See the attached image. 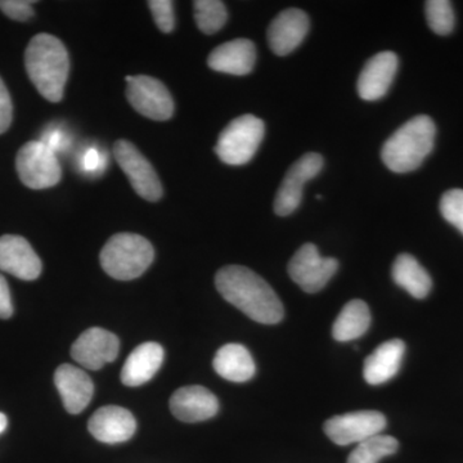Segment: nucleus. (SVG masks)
I'll use <instances>...</instances> for the list:
<instances>
[{
  "label": "nucleus",
  "instance_id": "obj_34",
  "mask_svg": "<svg viewBox=\"0 0 463 463\" xmlns=\"http://www.w3.org/2000/svg\"><path fill=\"white\" fill-rule=\"evenodd\" d=\"M12 315H14V306H12L11 292H9L7 281L0 274V319H7Z\"/></svg>",
  "mask_w": 463,
  "mask_h": 463
},
{
  "label": "nucleus",
  "instance_id": "obj_15",
  "mask_svg": "<svg viewBox=\"0 0 463 463\" xmlns=\"http://www.w3.org/2000/svg\"><path fill=\"white\" fill-rule=\"evenodd\" d=\"M399 60L394 52H381L365 63L356 83L359 97L364 100H377L388 93L395 74Z\"/></svg>",
  "mask_w": 463,
  "mask_h": 463
},
{
  "label": "nucleus",
  "instance_id": "obj_17",
  "mask_svg": "<svg viewBox=\"0 0 463 463\" xmlns=\"http://www.w3.org/2000/svg\"><path fill=\"white\" fill-rule=\"evenodd\" d=\"M88 429L97 440L118 444L129 440L136 434V419L129 411L118 405H106L91 416Z\"/></svg>",
  "mask_w": 463,
  "mask_h": 463
},
{
  "label": "nucleus",
  "instance_id": "obj_31",
  "mask_svg": "<svg viewBox=\"0 0 463 463\" xmlns=\"http://www.w3.org/2000/svg\"><path fill=\"white\" fill-rule=\"evenodd\" d=\"M39 141H41L43 145L47 146V147L56 155L65 151L70 145L69 137H67L65 130L58 127L48 128V129L42 134Z\"/></svg>",
  "mask_w": 463,
  "mask_h": 463
},
{
  "label": "nucleus",
  "instance_id": "obj_35",
  "mask_svg": "<svg viewBox=\"0 0 463 463\" xmlns=\"http://www.w3.org/2000/svg\"><path fill=\"white\" fill-rule=\"evenodd\" d=\"M8 420L5 413H0V434L7 429Z\"/></svg>",
  "mask_w": 463,
  "mask_h": 463
},
{
  "label": "nucleus",
  "instance_id": "obj_1",
  "mask_svg": "<svg viewBox=\"0 0 463 463\" xmlns=\"http://www.w3.org/2000/svg\"><path fill=\"white\" fill-rule=\"evenodd\" d=\"M215 286L228 303L252 321L261 325H276L285 316L279 295L249 268L241 265L222 268L216 273Z\"/></svg>",
  "mask_w": 463,
  "mask_h": 463
},
{
  "label": "nucleus",
  "instance_id": "obj_21",
  "mask_svg": "<svg viewBox=\"0 0 463 463\" xmlns=\"http://www.w3.org/2000/svg\"><path fill=\"white\" fill-rule=\"evenodd\" d=\"M404 352L405 344L402 340L392 339L381 344L364 361V380L373 386L388 383L401 370Z\"/></svg>",
  "mask_w": 463,
  "mask_h": 463
},
{
  "label": "nucleus",
  "instance_id": "obj_4",
  "mask_svg": "<svg viewBox=\"0 0 463 463\" xmlns=\"http://www.w3.org/2000/svg\"><path fill=\"white\" fill-rule=\"evenodd\" d=\"M99 259L109 277L118 281H132L148 269L155 259V250L139 234L118 233L106 242Z\"/></svg>",
  "mask_w": 463,
  "mask_h": 463
},
{
  "label": "nucleus",
  "instance_id": "obj_16",
  "mask_svg": "<svg viewBox=\"0 0 463 463\" xmlns=\"http://www.w3.org/2000/svg\"><path fill=\"white\" fill-rule=\"evenodd\" d=\"M170 411L183 422H201L214 417L219 411L218 398L203 386H184L170 398Z\"/></svg>",
  "mask_w": 463,
  "mask_h": 463
},
{
  "label": "nucleus",
  "instance_id": "obj_27",
  "mask_svg": "<svg viewBox=\"0 0 463 463\" xmlns=\"http://www.w3.org/2000/svg\"><path fill=\"white\" fill-rule=\"evenodd\" d=\"M426 20L438 35L446 36L455 29L456 17L452 3L448 0H429L425 3Z\"/></svg>",
  "mask_w": 463,
  "mask_h": 463
},
{
  "label": "nucleus",
  "instance_id": "obj_3",
  "mask_svg": "<svg viewBox=\"0 0 463 463\" xmlns=\"http://www.w3.org/2000/svg\"><path fill=\"white\" fill-rule=\"evenodd\" d=\"M437 128L429 116L411 118L383 145L381 151L383 164L392 172L411 173L422 165L434 148Z\"/></svg>",
  "mask_w": 463,
  "mask_h": 463
},
{
  "label": "nucleus",
  "instance_id": "obj_33",
  "mask_svg": "<svg viewBox=\"0 0 463 463\" xmlns=\"http://www.w3.org/2000/svg\"><path fill=\"white\" fill-rule=\"evenodd\" d=\"M106 157L97 148H88L81 156L80 166L85 173H99L105 169Z\"/></svg>",
  "mask_w": 463,
  "mask_h": 463
},
{
  "label": "nucleus",
  "instance_id": "obj_26",
  "mask_svg": "<svg viewBox=\"0 0 463 463\" xmlns=\"http://www.w3.org/2000/svg\"><path fill=\"white\" fill-rule=\"evenodd\" d=\"M194 8L197 26L207 35L218 33L227 23V8L221 0H196Z\"/></svg>",
  "mask_w": 463,
  "mask_h": 463
},
{
  "label": "nucleus",
  "instance_id": "obj_8",
  "mask_svg": "<svg viewBox=\"0 0 463 463\" xmlns=\"http://www.w3.org/2000/svg\"><path fill=\"white\" fill-rule=\"evenodd\" d=\"M127 97L137 112L151 120L165 121L174 115V100L165 85L147 75L127 76Z\"/></svg>",
  "mask_w": 463,
  "mask_h": 463
},
{
  "label": "nucleus",
  "instance_id": "obj_5",
  "mask_svg": "<svg viewBox=\"0 0 463 463\" xmlns=\"http://www.w3.org/2000/svg\"><path fill=\"white\" fill-rule=\"evenodd\" d=\"M264 134L263 120L254 115L240 116L219 136L215 154L227 165H245L257 154Z\"/></svg>",
  "mask_w": 463,
  "mask_h": 463
},
{
  "label": "nucleus",
  "instance_id": "obj_7",
  "mask_svg": "<svg viewBox=\"0 0 463 463\" xmlns=\"http://www.w3.org/2000/svg\"><path fill=\"white\" fill-rule=\"evenodd\" d=\"M292 281L307 294L321 291L339 269V261L323 258L313 243H306L295 252L288 263Z\"/></svg>",
  "mask_w": 463,
  "mask_h": 463
},
{
  "label": "nucleus",
  "instance_id": "obj_11",
  "mask_svg": "<svg viewBox=\"0 0 463 463\" xmlns=\"http://www.w3.org/2000/svg\"><path fill=\"white\" fill-rule=\"evenodd\" d=\"M323 157L319 154H307L289 167L274 200V213L279 216L292 214L303 199V188L307 181L321 173Z\"/></svg>",
  "mask_w": 463,
  "mask_h": 463
},
{
  "label": "nucleus",
  "instance_id": "obj_22",
  "mask_svg": "<svg viewBox=\"0 0 463 463\" xmlns=\"http://www.w3.org/2000/svg\"><path fill=\"white\" fill-rule=\"evenodd\" d=\"M215 373L232 383H246L254 377V359L245 346L240 344H227L216 353L214 362Z\"/></svg>",
  "mask_w": 463,
  "mask_h": 463
},
{
  "label": "nucleus",
  "instance_id": "obj_14",
  "mask_svg": "<svg viewBox=\"0 0 463 463\" xmlns=\"http://www.w3.org/2000/svg\"><path fill=\"white\" fill-rule=\"evenodd\" d=\"M309 17L306 12L289 8L281 12L268 29V43L277 56L292 53L309 33Z\"/></svg>",
  "mask_w": 463,
  "mask_h": 463
},
{
  "label": "nucleus",
  "instance_id": "obj_10",
  "mask_svg": "<svg viewBox=\"0 0 463 463\" xmlns=\"http://www.w3.org/2000/svg\"><path fill=\"white\" fill-rule=\"evenodd\" d=\"M386 428V419L377 411H358L335 416L325 423V432L337 446L362 443Z\"/></svg>",
  "mask_w": 463,
  "mask_h": 463
},
{
  "label": "nucleus",
  "instance_id": "obj_19",
  "mask_svg": "<svg viewBox=\"0 0 463 463\" xmlns=\"http://www.w3.org/2000/svg\"><path fill=\"white\" fill-rule=\"evenodd\" d=\"M54 383L69 413L83 412L93 398L94 388L90 377L75 365H60L54 373Z\"/></svg>",
  "mask_w": 463,
  "mask_h": 463
},
{
  "label": "nucleus",
  "instance_id": "obj_12",
  "mask_svg": "<svg viewBox=\"0 0 463 463\" xmlns=\"http://www.w3.org/2000/svg\"><path fill=\"white\" fill-rule=\"evenodd\" d=\"M120 341L103 328L93 327L83 332L71 347L72 358L88 370H99L111 364L118 354Z\"/></svg>",
  "mask_w": 463,
  "mask_h": 463
},
{
  "label": "nucleus",
  "instance_id": "obj_2",
  "mask_svg": "<svg viewBox=\"0 0 463 463\" xmlns=\"http://www.w3.org/2000/svg\"><path fill=\"white\" fill-rule=\"evenodd\" d=\"M25 66L30 80L51 102L63 97L70 72L69 53L63 43L51 33H38L27 45Z\"/></svg>",
  "mask_w": 463,
  "mask_h": 463
},
{
  "label": "nucleus",
  "instance_id": "obj_28",
  "mask_svg": "<svg viewBox=\"0 0 463 463\" xmlns=\"http://www.w3.org/2000/svg\"><path fill=\"white\" fill-rule=\"evenodd\" d=\"M441 216L463 234V190L447 191L440 200Z\"/></svg>",
  "mask_w": 463,
  "mask_h": 463
},
{
  "label": "nucleus",
  "instance_id": "obj_13",
  "mask_svg": "<svg viewBox=\"0 0 463 463\" xmlns=\"http://www.w3.org/2000/svg\"><path fill=\"white\" fill-rule=\"evenodd\" d=\"M0 270L24 281H33L42 273V260L24 237H0Z\"/></svg>",
  "mask_w": 463,
  "mask_h": 463
},
{
  "label": "nucleus",
  "instance_id": "obj_29",
  "mask_svg": "<svg viewBox=\"0 0 463 463\" xmlns=\"http://www.w3.org/2000/svg\"><path fill=\"white\" fill-rule=\"evenodd\" d=\"M155 23L161 32L169 33L174 30L175 18H174V3L170 0H151L148 2Z\"/></svg>",
  "mask_w": 463,
  "mask_h": 463
},
{
  "label": "nucleus",
  "instance_id": "obj_32",
  "mask_svg": "<svg viewBox=\"0 0 463 463\" xmlns=\"http://www.w3.org/2000/svg\"><path fill=\"white\" fill-rule=\"evenodd\" d=\"M14 118V106L5 81L0 78V134L7 132Z\"/></svg>",
  "mask_w": 463,
  "mask_h": 463
},
{
  "label": "nucleus",
  "instance_id": "obj_18",
  "mask_svg": "<svg viewBox=\"0 0 463 463\" xmlns=\"http://www.w3.org/2000/svg\"><path fill=\"white\" fill-rule=\"evenodd\" d=\"M257 62V48L249 39L234 41L219 45L207 58V65L214 71L224 74L245 76L254 70Z\"/></svg>",
  "mask_w": 463,
  "mask_h": 463
},
{
  "label": "nucleus",
  "instance_id": "obj_23",
  "mask_svg": "<svg viewBox=\"0 0 463 463\" xmlns=\"http://www.w3.org/2000/svg\"><path fill=\"white\" fill-rule=\"evenodd\" d=\"M392 276L399 288H404L411 297L425 298L430 294L432 288L430 274L412 255H399L392 264Z\"/></svg>",
  "mask_w": 463,
  "mask_h": 463
},
{
  "label": "nucleus",
  "instance_id": "obj_9",
  "mask_svg": "<svg viewBox=\"0 0 463 463\" xmlns=\"http://www.w3.org/2000/svg\"><path fill=\"white\" fill-rule=\"evenodd\" d=\"M114 156L118 166L129 178L134 191L149 203H156L163 197V185L154 166L143 156L139 149L130 143L120 139L115 143Z\"/></svg>",
  "mask_w": 463,
  "mask_h": 463
},
{
  "label": "nucleus",
  "instance_id": "obj_30",
  "mask_svg": "<svg viewBox=\"0 0 463 463\" xmlns=\"http://www.w3.org/2000/svg\"><path fill=\"white\" fill-rule=\"evenodd\" d=\"M33 3L26 0H0V9L12 20L27 21L33 16Z\"/></svg>",
  "mask_w": 463,
  "mask_h": 463
},
{
  "label": "nucleus",
  "instance_id": "obj_25",
  "mask_svg": "<svg viewBox=\"0 0 463 463\" xmlns=\"http://www.w3.org/2000/svg\"><path fill=\"white\" fill-rule=\"evenodd\" d=\"M398 448L397 439L389 435H376L359 443L350 453L347 463H379L380 459L397 453Z\"/></svg>",
  "mask_w": 463,
  "mask_h": 463
},
{
  "label": "nucleus",
  "instance_id": "obj_6",
  "mask_svg": "<svg viewBox=\"0 0 463 463\" xmlns=\"http://www.w3.org/2000/svg\"><path fill=\"white\" fill-rule=\"evenodd\" d=\"M16 169L21 182L32 190L53 187L62 176L57 155L41 141L27 142L20 148Z\"/></svg>",
  "mask_w": 463,
  "mask_h": 463
},
{
  "label": "nucleus",
  "instance_id": "obj_24",
  "mask_svg": "<svg viewBox=\"0 0 463 463\" xmlns=\"http://www.w3.org/2000/svg\"><path fill=\"white\" fill-rule=\"evenodd\" d=\"M370 326V307L364 300H352L337 316L332 327V336L340 343H346L364 336Z\"/></svg>",
  "mask_w": 463,
  "mask_h": 463
},
{
  "label": "nucleus",
  "instance_id": "obj_20",
  "mask_svg": "<svg viewBox=\"0 0 463 463\" xmlns=\"http://www.w3.org/2000/svg\"><path fill=\"white\" fill-rule=\"evenodd\" d=\"M163 362L164 349L160 344H141L128 356L121 371V383L130 388L141 386L157 373Z\"/></svg>",
  "mask_w": 463,
  "mask_h": 463
}]
</instances>
